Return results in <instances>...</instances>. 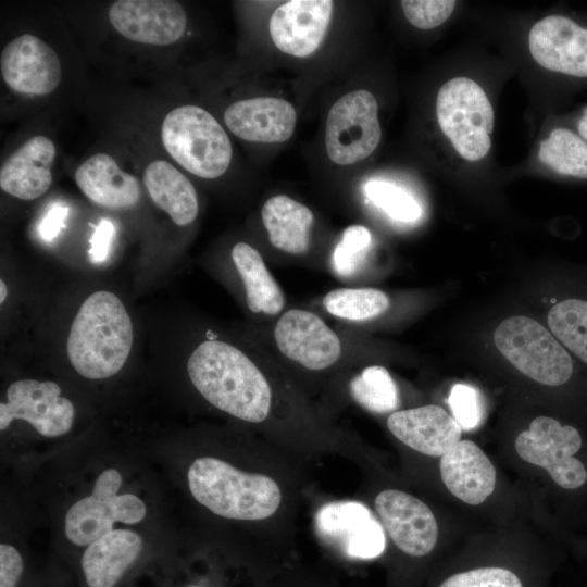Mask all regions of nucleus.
Segmentation results:
<instances>
[{"label": "nucleus", "mask_w": 587, "mask_h": 587, "mask_svg": "<svg viewBox=\"0 0 587 587\" xmlns=\"http://www.w3.org/2000/svg\"><path fill=\"white\" fill-rule=\"evenodd\" d=\"M187 371L195 388L215 408L251 423L267 417L272 402L268 382L236 347L204 341L190 355Z\"/></svg>", "instance_id": "obj_1"}, {"label": "nucleus", "mask_w": 587, "mask_h": 587, "mask_svg": "<svg viewBox=\"0 0 587 587\" xmlns=\"http://www.w3.org/2000/svg\"><path fill=\"white\" fill-rule=\"evenodd\" d=\"M133 323L122 301L110 291H96L73 320L66 349L71 364L89 379L116 374L133 345Z\"/></svg>", "instance_id": "obj_2"}, {"label": "nucleus", "mask_w": 587, "mask_h": 587, "mask_svg": "<svg viewBox=\"0 0 587 587\" xmlns=\"http://www.w3.org/2000/svg\"><path fill=\"white\" fill-rule=\"evenodd\" d=\"M187 480L199 503L226 519H268L282 503V490L270 476L240 471L213 457L196 459L188 470Z\"/></svg>", "instance_id": "obj_3"}, {"label": "nucleus", "mask_w": 587, "mask_h": 587, "mask_svg": "<svg viewBox=\"0 0 587 587\" xmlns=\"http://www.w3.org/2000/svg\"><path fill=\"white\" fill-rule=\"evenodd\" d=\"M168 154L185 170L202 178L223 175L232 161L230 140L204 109L182 105L170 111L161 126Z\"/></svg>", "instance_id": "obj_4"}, {"label": "nucleus", "mask_w": 587, "mask_h": 587, "mask_svg": "<svg viewBox=\"0 0 587 587\" xmlns=\"http://www.w3.org/2000/svg\"><path fill=\"white\" fill-rule=\"evenodd\" d=\"M439 127L455 151L467 161H478L491 147L495 114L484 89L469 77L445 83L436 99Z\"/></svg>", "instance_id": "obj_5"}, {"label": "nucleus", "mask_w": 587, "mask_h": 587, "mask_svg": "<svg viewBox=\"0 0 587 587\" xmlns=\"http://www.w3.org/2000/svg\"><path fill=\"white\" fill-rule=\"evenodd\" d=\"M494 341L512 365L540 384L560 386L572 376L570 354L534 319L516 315L503 320L495 329Z\"/></svg>", "instance_id": "obj_6"}, {"label": "nucleus", "mask_w": 587, "mask_h": 587, "mask_svg": "<svg viewBox=\"0 0 587 587\" xmlns=\"http://www.w3.org/2000/svg\"><path fill=\"white\" fill-rule=\"evenodd\" d=\"M377 112V100L367 90L351 91L333 104L326 120L325 146L334 163L362 161L377 148L382 137Z\"/></svg>", "instance_id": "obj_7"}, {"label": "nucleus", "mask_w": 587, "mask_h": 587, "mask_svg": "<svg viewBox=\"0 0 587 587\" xmlns=\"http://www.w3.org/2000/svg\"><path fill=\"white\" fill-rule=\"evenodd\" d=\"M580 447L576 428L549 416L534 419L529 429L520 433L515 440V450L523 460L544 467L565 489L579 488L587 480L584 464L574 458Z\"/></svg>", "instance_id": "obj_8"}, {"label": "nucleus", "mask_w": 587, "mask_h": 587, "mask_svg": "<svg viewBox=\"0 0 587 587\" xmlns=\"http://www.w3.org/2000/svg\"><path fill=\"white\" fill-rule=\"evenodd\" d=\"M74 415L73 403L61 397L57 383L20 379L8 387L7 402L0 403V429L14 420H24L40 435L59 437L71 429Z\"/></svg>", "instance_id": "obj_9"}, {"label": "nucleus", "mask_w": 587, "mask_h": 587, "mask_svg": "<svg viewBox=\"0 0 587 587\" xmlns=\"http://www.w3.org/2000/svg\"><path fill=\"white\" fill-rule=\"evenodd\" d=\"M319 536L345 555L370 560L386 547L382 524L358 501H335L322 505L315 515Z\"/></svg>", "instance_id": "obj_10"}, {"label": "nucleus", "mask_w": 587, "mask_h": 587, "mask_svg": "<svg viewBox=\"0 0 587 587\" xmlns=\"http://www.w3.org/2000/svg\"><path fill=\"white\" fill-rule=\"evenodd\" d=\"M109 20L123 37L154 46H167L185 33L187 15L172 0H120L109 9Z\"/></svg>", "instance_id": "obj_11"}, {"label": "nucleus", "mask_w": 587, "mask_h": 587, "mask_svg": "<svg viewBox=\"0 0 587 587\" xmlns=\"http://www.w3.org/2000/svg\"><path fill=\"white\" fill-rule=\"evenodd\" d=\"M375 509L394 544L412 557L428 554L436 546V519L423 501L397 489L380 491Z\"/></svg>", "instance_id": "obj_12"}, {"label": "nucleus", "mask_w": 587, "mask_h": 587, "mask_svg": "<svg viewBox=\"0 0 587 587\" xmlns=\"http://www.w3.org/2000/svg\"><path fill=\"white\" fill-rule=\"evenodd\" d=\"M274 336L280 352L302 366L319 371L341 354L338 336L314 313L292 309L278 320Z\"/></svg>", "instance_id": "obj_13"}, {"label": "nucleus", "mask_w": 587, "mask_h": 587, "mask_svg": "<svg viewBox=\"0 0 587 587\" xmlns=\"http://www.w3.org/2000/svg\"><path fill=\"white\" fill-rule=\"evenodd\" d=\"M0 67L4 83L24 95H48L58 87L62 76L54 50L30 34L12 39L3 48Z\"/></svg>", "instance_id": "obj_14"}, {"label": "nucleus", "mask_w": 587, "mask_h": 587, "mask_svg": "<svg viewBox=\"0 0 587 587\" xmlns=\"http://www.w3.org/2000/svg\"><path fill=\"white\" fill-rule=\"evenodd\" d=\"M529 52L544 68L587 77V29L562 15L536 22L528 35Z\"/></svg>", "instance_id": "obj_15"}, {"label": "nucleus", "mask_w": 587, "mask_h": 587, "mask_svg": "<svg viewBox=\"0 0 587 587\" xmlns=\"http://www.w3.org/2000/svg\"><path fill=\"white\" fill-rule=\"evenodd\" d=\"M330 0H291L280 4L270 20V34L283 52L304 58L322 43L333 12Z\"/></svg>", "instance_id": "obj_16"}, {"label": "nucleus", "mask_w": 587, "mask_h": 587, "mask_svg": "<svg viewBox=\"0 0 587 587\" xmlns=\"http://www.w3.org/2000/svg\"><path fill=\"white\" fill-rule=\"evenodd\" d=\"M387 426L401 442L430 457L448 452L460 441L462 430L453 416L435 404L394 412Z\"/></svg>", "instance_id": "obj_17"}, {"label": "nucleus", "mask_w": 587, "mask_h": 587, "mask_svg": "<svg viewBox=\"0 0 587 587\" xmlns=\"http://www.w3.org/2000/svg\"><path fill=\"white\" fill-rule=\"evenodd\" d=\"M224 122L234 135L243 140L274 143L291 137L297 113L286 100L260 97L229 105L224 112Z\"/></svg>", "instance_id": "obj_18"}, {"label": "nucleus", "mask_w": 587, "mask_h": 587, "mask_svg": "<svg viewBox=\"0 0 587 587\" xmlns=\"http://www.w3.org/2000/svg\"><path fill=\"white\" fill-rule=\"evenodd\" d=\"M54 158L55 147L48 137L37 135L29 138L2 164L1 189L22 200L42 196L52 183Z\"/></svg>", "instance_id": "obj_19"}, {"label": "nucleus", "mask_w": 587, "mask_h": 587, "mask_svg": "<svg viewBox=\"0 0 587 587\" xmlns=\"http://www.w3.org/2000/svg\"><path fill=\"white\" fill-rule=\"evenodd\" d=\"M448 490L469 504L484 502L494 491L496 470L482 449L471 440H460L439 463Z\"/></svg>", "instance_id": "obj_20"}, {"label": "nucleus", "mask_w": 587, "mask_h": 587, "mask_svg": "<svg viewBox=\"0 0 587 587\" xmlns=\"http://www.w3.org/2000/svg\"><path fill=\"white\" fill-rule=\"evenodd\" d=\"M143 548L141 537L113 529L86 547L80 569L87 587H116L136 563Z\"/></svg>", "instance_id": "obj_21"}, {"label": "nucleus", "mask_w": 587, "mask_h": 587, "mask_svg": "<svg viewBox=\"0 0 587 587\" xmlns=\"http://www.w3.org/2000/svg\"><path fill=\"white\" fill-rule=\"evenodd\" d=\"M75 182L91 202L111 210L132 208L141 196L138 178L121 170L107 153L84 161L75 172Z\"/></svg>", "instance_id": "obj_22"}, {"label": "nucleus", "mask_w": 587, "mask_h": 587, "mask_svg": "<svg viewBox=\"0 0 587 587\" xmlns=\"http://www.w3.org/2000/svg\"><path fill=\"white\" fill-rule=\"evenodd\" d=\"M143 184L151 200L178 226L191 224L198 215L193 185L171 163L155 160L143 172Z\"/></svg>", "instance_id": "obj_23"}, {"label": "nucleus", "mask_w": 587, "mask_h": 587, "mask_svg": "<svg viewBox=\"0 0 587 587\" xmlns=\"http://www.w3.org/2000/svg\"><path fill=\"white\" fill-rule=\"evenodd\" d=\"M313 220L309 208L285 195L270 198L262 209V221L271 243L291 254L308 251Z\"/></svg>", "instance_id": "obj_24"}, {"label": "nucleus", "mask_w": 587, "mask_h": 587, "mask_svg": "<svg viewBox=\"0 0 587 587\" xmlns=\"http://www.w3.org/2000/svg\"><path fill=\"white\" fill-rule=\"evenodd\" d=\"M232 259L243 282L249 309L254 313H279L285 298L261 254L250 245L238 242L233 247Z\"/></svg>", "instance_id": "obj_25"}, {"label": "nucleus", "mask_w": 587, "mask_h": 587, "mask_svg": "<svg viewBox=\"0 0 587 587\" xmlns=\"http://www.w3.org/2000/svg\"><path fill=\"white\" fill-rule=\"evenodd\" d=\"M110 500H100L90 495L75 502L65 515L67 539L85 547L113 530L116 521Z\"/></svg>", "instance_id": "obj_26"}, {"label": "nucleus", "mask_w": 587, "mask_h": 587, "mask_svg": "<svg viewBox=\"0 0 587 587\" xmlns=\"http://www.w3.org/2000/svg\"><path fill=\"white\" fill-rule=\"evenodd\" d=\"M538 157L559 174L587 179V143L566 128H554L541 141Z\"/></svg>", "instance_id": "obj_27"}, {"label": "nucleus", "mask_w": 587, "mask_h": 587, "mask_svg": "<svg viewBox=\"0 0 587 587\" xmlns=\"http://www.w3.org/2000/svg\"><path fill=\"white\" fill-rule=\"evenodd\" d=\"M389 304L387 295L375 288H339L327 292L323 299L327 312L354 322L374 319Z\"/></svg>", "instance_id": "obj_28"}, {"label": "nucleus", "mask_w": 587, "mask_h": 587, "mask_svg": "<svg viewBox=\"0 0 587 587\" xmlns=\"http://www.w3.org/2000/svg\"><path fill=\"white\" fill-rule=\"evenodd\" d=\"M548 325L560 342L587 363V301L557 303L548 313Z\"/></svg>", "instance_id": "obj_29"}, {"label": "nucleus", "mask_w": 587, "mask_h": 587, "mask_svg": "<svg viewBox=\"0 0 587 587\" xmlns=\"http://www.w3.org/2000/svg\"><path fill=\"white\" fill-rule=\"evenodd\" d=\"M350 392L360 405L374 413L394 411L400 402L395 380L380 365L369 366L353 377Z\"/></svg>", "instance_id": "obj_30"}, {"label": "nucleus", "mask_w": 587, "mask_h": 587, "mask_svg": "<svg viewBox=\"0 0 587 587\" xmlns=\"http://www.w3.org/2000/svg\"><path fill=\"white\" fill-rule=\"evenodd\" d=\"M367 199L389 217L402 223L415 222L422 214L417 200L404 188L383 179H371L364 186Z\"/></svg>", "instance_id": "obj_31"}, {"label": "nucleus", "mask_w": 587, "mask_h": 587, "mask_svg": "<svg viewBox=\"0 0 587 587\" xmlns=\"http://www.w3.org/2000/svg\"><path fill=\"white\" fill-rule=\"evenodd\" d=\"M372 242L371 232L362 225L347 227L333 253V267L340 277H350L361 267Z\"/></svg>", "instance_id": "obj_32"}, {"label": "nucleus", "mask_w": 587, "mask_h": 587, "mask_svg": "<svg viewBox=\"0 0 587 587\" xmlns=\"http://www.w3.org/2000/svg\"><path fill=\"white\" fill-rule=\"evenodd\" d=\"M439 587H523V583L508 569L484 566L453 574Z\"/></svg>", "instance_id": "obj_33"}, {"label": "nucleus", "mask_w": 587, "mask_h": 587, "mask_svg": "<svg viewBox=\"0 0 587 587\" xmlns=\"http://www.w3.org/2000/svg\"><path fill=\"white\" fill-rule=\"evenodd\" d=\"M449 407L461 429L476 428L483 420V403L479 392L466 384H455L448 398Z\"/></svg>", "instance_id": "obj_34"}, {"label": "nucleus", "mask_w": 587, "mask_h": 587, "mask_svg": "<svg viewBox=\"0 0 587 587\" xmlns=\"http://www.w3.org/2000/svg\"><path fill=\"white\" fill-rule=\"evenodd\" d=\"M400 3L408 21L420 29L441 25L451 16L457 4L451 0H403Z\"/></svg>", "instance_id": "obj_35"}, {"label": "nucleus", "mask_w": 587, "mask_h": 587, "mask_svg": "<svg viewBox=\"0 0 587 587\" xmlns=\"http://www.w3.org/2000/svg\"><path fill=\"white\" fill-rule=\"evenodd\" d=\"M24 572V561L18 550L9 545H0V587H16Z\"/></svg>", "instance_id": "obj_36"}, {"label": "nucleus", "mask_w": 587, "mask_h": 587, "mask_svg": "<svg viewBox=\"0 0 587 587\" xmlns=\"http://www.w3.org/2000/svg\"><path fill=\"white\" fill-rule=\"evenodd\" d=\"M110 502L116 522L135 524L142 521L146 515L143 501L133 494L116 495Z\"/></svg>", "instance_id": "obj_37"}, {"label": "nucleus", "mask_w": 587, "mask_h": 587, "mask_svg": "<svg viewBox=\"0 0 587 587\" xmlns=\"http://www.w3.org/2000/svg\"><path fill=\"white\" fill-rule=\"evenodd\" d=\"M114 233L115 227L112 221L100 220L90 238L89 255L92 263H101L108 258Z\"/></svg>", "instance_id": "obj_38"}, {"label": "nucleus", "mask_w": 587, "mask_h": 587, "mask_svg": "<svg viewBox=\"0 0 587 587\" xmlns=\"http://www.w3.org/2000/svg\"><path fill=\"white\" fill-rule=\"evenodd\" d=\"M68 214V208L62 204H54L42 217L38 233L42 240H53L61 229L65 226V218Z\"/></svg>", "instance_id": "obj_39"}, {"label": "nucleus", "mask_w": 587, "mask_h": 587, "mask_svg": "<svg viewBox=\"0 0 587 587\" xmlns=\"http://www.w3.org/2000/svg\"><path fill=\"white\" fill-rule=\"evenodd\" d=\"M121 485L122 475L120 472L115 469H108L97 478L91 495L105 501L117 495Z\"/></svg>", "instance_id": "obj_40"}, {"label": "nucleus", "mask_w": 587, "mask_h": 587, "mask_svg": "<svg viewBox=\"0 0 587 587\" xmlns=\"http://www.w3.org/2000/svg\"><path fill=\"white\" fill-rule=\"evenodd\" d=\"M578 132L582 135V137L587 140V108L584 109L583 115L580 116L578 121Z\"/></svg>", "instance_id": "obj_41"}, {"label": "nucleus", "mask_w": 587, "mask_h": 587, "mask_svg": "<svg viewBox=\"0 0 587 587\" xmlns=\"http://www.w3.org/2000/svg\"><path fill=\"white\" fill-rule=\"evenodd\" d=\"M7 295H8L7 286H5L4 282L1 279L0 280V303H3V301L7 298Z\"/></svg>", "instance_id": "obj_42"}, {"label": "nucleus", "mask_w": 587, "mask_h": 587, "mask_svg": "<svg viewBox=\"0 0 587 587\" xmlns=\"http://www.w3.org/2000/svg\"><path fill=\"white\" fill-rule=\"evenodd\" d=\"M185 587H203V586H200V585H196V584H190V585H187Z\"/></svg>", "instance_id": "obj_43"}]
</instances>
